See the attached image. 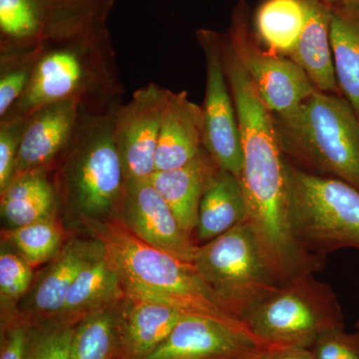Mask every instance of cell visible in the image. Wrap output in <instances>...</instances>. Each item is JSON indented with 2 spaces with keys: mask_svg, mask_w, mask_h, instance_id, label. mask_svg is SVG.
<instances>
[{
  "mask_svg": "<svg viewBox=\"0 0 359 359\" xmlns=\"http://www.w3.org/2000/svg\"><path fill=\"white\" fill-rule=\"evenodd\" d=\"M219 43L242 137L243 169L238 179L247 204L245 222L254 231L276 282L318 273L325 266V257L306 252L292 231L287 161L275 118L226 35H219Z\"/></svg>",
  "mask_w": 359,
  "mask_h": 359,
  "instance_id": "6da1fadb",
  "label": "cell"
},
{
  "mask_svg": "<svg viewBox=\"0 0 359 359\" xmlns=\"http://www.w3.org/2000/svg\"><path fill=\"white\" fill-rule=\"evenodd\" d=\"M125 88L108 26L40 47L23 95L0 119H27L49 104L75 101L81 112L104 115L121 105Z\"/></svg>",
  "mask_w": 359,
  "mask_h": 359,
  "instance_id": "7a4b0ae2",
  "label": "cell"
},
{
  "mask_svg": "<svg viewBox=\"0 0 359 359\" xmlns=\"http://www.w3.org/2000/svg\"><path fill=\"white\" fill-rule=\"evenodd\" d=\"M85 223L102 244L128 297L161 302L188 316L212 318L257 339L240 318L224 308L193 264L146 244L121 219Z\"/></svg>",
  "mask_w": 359,
  "mask_h": 359,
  "instance_id": "3957f363",
  "label": "cell"
},
{
  "mask_svg": "<svg viewBox=\"0 0 359 359\" xmlns=\"http://www.w3.org/2000/svg\"><path fill=\"white\" fill-rule=\"evenodd\" d=\"M114 112L81 113L51 176L59 203L85 222L106 221L121 211L126 178L113 134Z\"/></svg>",
  "mask_w": 359,
  "mask_h": 359,
  "instance_id": "277c9868",
  "label": "cell"
},
{
  "mask_svg": "<svg viewBox=\"0 0 359 359\" xmlns=\"http://www.w3.org/2000/svg\"><path fill=\"white\" fill-rule=\"evenodd\" d=\"M276 118L283 151L359 190V116L344 97L316 91Z\"/></svg>",
  "mask_w": 359,
  "mask_h": 359,
  "instance_id": "5b68a950",
  "label": "cell"
},
{
  "mask_svg": "<svg viewBox=\"0 0 359 359\" xmlns=\"http://www.w3.org/2000/svg\"><path fill=\"white\" fill-rule=\"evenodd\" d=\"M250 334L264 347L311 348L321 334L344 327L334 290L313 273L280 283L243 316Z\"/></svg>",
  "mask_w": 359,
  "mask_h": 359,
  "instance_id": "8992f818",
  "label": "cell"
},
{
  "mask_svg": "<svg viewBox=\"0 0 359 359\" xmlns=\"http://www.w3.org/2000/svg\"><path fill=\"white\" fill-rule=\"evenodd\" d=\"M287 172L290 223L302 249L320 257L346 248L359 250V190L289 162Z\"/></svg>",
  "mask_w": 359,
  "mask_h": 359,
  "instance_id": "52a82bcc",
  "label": "cell"
},
{
  "mask_svg": "<svg viewBox=\"0 0 359 359\" xmlns=\"http://www.w3.org/2000/svg\"><path fill=\"white\" fill-rule=\"evenodd\" d=\"M193 264L224 308L241 320L280 285L245 221L198 247Z\"/></svg>",
  "mask_w": 359,
  "mask_h": 359,
  "instance_id": "ba28073f",
  "label": "cell"
},
{
  "mask_svg": "<svg viewBox=\"0 0 359 359\" xmlns=\"http://www.w3.org/2000/svg\"><path fill=\"white\" fill-rule=\"evenodd\" d=\"M114 0H0V51L35 49L107 25Z\"/></svg>",
  "mask_w": 359,
  "mask_h": 359,
  "instance_id": "9c48e42d",
  "label": "cell"
},
{
  "mask_svg": "<svg viewBox=\"0 0 359 359\" xmlns=\"http://www.w3.org/2000/svg\"><path fill=\"white\" fill-rule=\"evenodd\" d=\"M226 35L269 112L283 117L294 112L318 90L292 59L269 53L250 39L247 6L238 4Z\"/></svg>",
  "mask_w": 359,
  "mask_h": 359,
  "instance_id": "30bf717a",
  "label": "cell"
},
{
  "mask_svg": "<svg viewBox=\"0 0 359 359\" xmlns=\"http://www.w3.org/2000/svg\"><path fill=\"white\" fill-rule=\"evenodd\" d=\"M197 39L205 54V91L204 148L219 169L240 178L243 169L242 137L219 43V33L209 29L197 32Z\"/></svg>",
  "mask_w": 359,
  "mask_h": 359,
  "instance_id": "8fae6325",
  "label": "cell"
},
{
  "mask_svg": "<svg viewBox=\"0 0 359 359\" xmlns=\"http://www.w3.org/2000/svg\"><path fill=\"white\" fill-rule=\"evenodd\" d=\"M170 90L149 83L134 92L113 116V134L126 182L150 179L155 172V156L161 123Z\"/></svg>",
  "mask_w": 359,
  "mask_h": 359,
  "instance_id": "7c38bea8",
  "label": "cell"
},
{
  "mask_svg": "<svg viewBox=\"0 0 359 359\" xmlns=\"http://www.w3.org/2000/svg\"><path fill=\"white\" fill-rule=\"evenodd\" d=\"M123 224L144 243L193 264L197 245L182 228L150 179L126 182L121 208Z\"/></svg>",
  "mask_w": 359,
  "mask_h": 359,
  "instance_id": "4fadbf2b",
  "label": "cell"
},
{
  "mask_svg": "<svg viewBox=\"0 0 359 359\" xmlns=\"http://www.w3.org/2000/svg\"><path fill=\"white\" fill-rule=\"evenodd\" d=\"M266 348L250 335L204 316H186L151 353L138 359H238Z\"/></svg>",
  "mask_w": 359,
  "mask_h": 359,
  "instance_id": "5bb4252c",
  "label": "cell"
},
{
  "mask_svg": "<svg viewBox=\"0 0 359 359\" xmlns=\"http://www.w3.org/2000/svg\"><path fill=\"white\" fill-rule=\"evenodd\" d=\"M81 113L75 101L49 104L33 112L26 121L13 180L29 172L52 173L72 140Z\"/></svg>",
  "mask_w": 359,
  "mask_h": 359,
  "instance_id": "9a60e30c",
  "label": "cell"
},
{
  "mask_svg": "<svg viewBox=\"0 0 359 359\" xmlns=\"http://www.w3.org/2000/svg\"><path fill=\"white\" fill-rule=\"evenodd\" d=\"M204 149L202 107L192 102L185 91H170L163 114L155 171L185 166Z\"/></svg>",
  "mask_w": 359,
  "mask_h": 359,
  "instance_id": "2e32d148",
  "label": "cell"
},
{
  "mask_svg": "<svg viewBox=\"0 0 359 359\" xmlns=\"http://www.w3.org/2000/svg\"><path fill=\"white\" fill-rule=\"evenodd\" d=\"M219 168L205 149L185 166L155 171L150 181L166 201L182 228L196 230L201 201Z\"/></svg>",
  "mask_w": 359,
  "mask_h": 359,
  "instance_id": "e0dca14e",
  "label": "cell"
},
{
  "mask_svg": "<svg viewBox=\"0 0 359 359\" xmlns=\"http://www.w3.org/2000/svg\"><path fill=\"white\" fill-rule=\"evenodd\" d=\"M306 4L308 20L289 57L306 72L318 91L341 95L330 41L332 9L320 0H306Z\"/></svg>",
  "mask_w": 359,
  "mask_h": 359,
  "instance_id": "ac0fdd59",
  "label": "cell"
},
{
  "mask_svg": "<svg viewBox=\"0 0 359 359\" xmlns=\"http://www.w3.org/2000/svg\"><path fill=\"white\" fill-rule=\"evenodd\" d=\"M104 248L98 240H74L66 245L45 271L32 294L33 308L44 316H60L66 297L82 271Z\"/></svg>",
  "mask_w": 359,
  "mask_h": 359,
  "instance_id": "d6986e66",
  "label": "cell"
},
{
  "mask_svg": "<svg viewBox=\"0 0 359 359\" xmlns=\"http://www.w3.org/2000/svg\"><path fill=\"white\" fill-rule=\"evenodd\" d=\"M131 306L120 314L121 339L126 359H138L151 353L188 316L161 302L131 299Z\"/></svg>",
  "mask_w": 359,
  "mask_h": 359,
  "instance_id": "ffe728a7",
  "label": "cell"
},
{
  "mask_svg": "<svg viewBox=\"0 0 359 359\" xmlns=\"http://www.w3.org/2000/svg\"><path fill=\"white\" fill-rule=\"evenodd\" d=\"M50 174L21 175L0 192V212L9 230L54 218L59 200Z\"/></svg>",
  "mask_w": 359,
  "mask_h": 359,
  "instance_id": "44dd1931",
  "label": "cell"
},
{
  "mask_svg": "<svg viewBox=\"0 0 359 359\" xmlns=\"http://www.w3.org/2000/svg\"><path fill=\"white\" fill-rule=\"evenodd\" d=\"M247 219V204L240 179L219 169L201 201L196 226L198 237L207 243Z\"/></svg>",
  "mask_w": 359,
  "mask_h": 359,
  "instance_id": "7402d4cb",
  "label": "cell"
},
{
  "mask_svg": "<svg viewBox=\"0 0 359 359\" xmlns=\"http://www.w3.org/2000/svg\"><path fill=\"white\" fill-rule=\"evenodd\" d=\"M124 294L119 275L104 250L80 271L59 316L63 318L62 321L71 323L81 320L87 314L110 306Z\"/></svg>",
  "mask_w": 359,
  "mask_h": 359,
  "instance_id": "603a6c76",
  "label": "cell"
},
{
  "mask_svg": "<svg viewBox=\"0 0 359 359\" xmlns=\"http://www.w3.org/2000/svg\"><path fill=\"white\" fill-rule=\"evenodd\" d=\"M330 9V41L340 94L359 116V4Z\"/></svg>",
  "mask_w": 359,
  "mask_h": 359,
  "instance_id": "cb8c5ba5",
  "label": "cell"
},
{
  "mask_svg": "<svg viewBox=\"0 0 359 359\" xmlns=\"http://www.w3.org/2000/svg\"><path fill=\"white\" fill-rule=\"evenodd\" d=\"M306 20V0H264L255 16V27L266 51L289 56L299 42Z\"/></svg>",
  "mask_w": 359,
  "mask_h": 359,
  "instance_id": "d4e9b609",
  "label": "cell"
},
{
  "mask_svg": "<svg viewBox=\"0 0 359 359\" xmlns=\"http://www.w3.org/2000/svg\"><path fill=\"white\" fill-rule=\"evenodd\" d=\"M70 359H126L119 314L106 306L82 318L75 327Z\"/></svg>",
  "mask_w": 359,
  "mask_h": 359,
  "instance_id": "484cf974",
  "label": "cell"
},
{
  "mask_svg": "<svg viewBox=\"0 0 359 359\" xmlns=\"http://www.w3.org/2000/svg\"><path fill=\"white\" fill-rule=\"evenodd\" d=\"M6 238L33 266L57 256L62 243V231L55 219L50 218L9 230Z\"/></svg>",
  "mask_w": 359,
  "mask_h": 359,
  "instance_id": "4316f807",
  "label": "cell"
},
{
  "mask_svg": "<svg viewBox=\"0 0 359 359\" xmlns=\"http://www.w3.org/2000/svg\"><path fill=\"white\" fill-rule=\"evenodd\" d=\"M39 48L0 51V118L6 116L32 81Z\"/></svg>",
  "mask_w": 359,
  "mask_h": 359,
  "instance_id": "83f0119b",
  "label": "cell"
},
{
  "mask_svg": "<svg viewBox=\"0 0 359 359\" xmlns=\"http://www.w3.org/2000/svg\"><path fill=\"white\" fill-rule=\"evenodd\" d=\"M76 323L59 321L30 332L27 359H70L71 344Z\"/></svg>",
  "mask_w": 359,
  "mask_h": 359,
  "instance_id": "f1b7e54d",
  "label": "cell"
},
{
  "mask_svg": "<svg viewBox=\"0 0 359 359\" xmlns=\"http://www.w3.org/2000/svg\"><path fill=\"white\" fill-rule=\"evenodd\" d=\"M32 266L18 254L2 245L0 254V294L2 304L13 306L29 289Z\"/></svg>",
  "mask_w": 359,
  "mask_h": 359,
  "instance_id": "f546056e",
  "label": "cell"
},
{
  "mask_svg": "<svg viewBox=\"0 0 359 359\" xmlns=\"http://www.w3.org/2000/svg\"><path fill=\"white\" fill-rule=\"evenodd\" d=\"M27 119H0V192L13 180L16 158Z\"/></svg>",
  "mask_w": 359,
  "mask_h": 359,
  "instance_id": "4dcf8cb0",
  "label": "cell"
},
{
  "mask_svg": "<svg viewBox=\"0 0 359 359\" xmlns=\"http://www.w3.org/2000/svg\"><path fill=\"white\" fill-rule=\"evenodd\" d=\"M316 359H359V332L347 334L344 327L328 330L311 347Z\"/></svg>",
  "mask_w": 359,
  "mask_h": 359,
  "instance_id": "1f68e13d",
  "label": "cell"
},
{
  "mask_svg": "<svg viewBox=\"0 0 359 359\" xmlns=\"http://www.w3.org/2000/svg\"><path fill=\"white\" fill-rule=\"evenodd\" d=\"M32 328L22 321L4 323L1 332L0 359H27Z\"/></svg>",
  "mask_w": 359,
  "mask_h": 359,
  "instance_id": "d6a6232c",
  "label": "cell"
},
{
  "mask_svg": "<svg viewBox=\"0 0 359 359\" xmlns=\"http://www.w3.org/2000/svg\"><path fill=\"white\" fill-rule=\"evenodd\" d=\"M269 359H316L311 349L306 347L290 346L271 348Z\"/></svg>",
  "mask_w": 359,
  "mask_h": 359,
  "instance_id": "836d02e7",
  "label": "cell"
},
{
  "mask_svg": "<svg viewBox=\"0 0 359 359\" xmlns=\"http://www.w3.org/2000/svg\"><path fill=\"white\" fill-rule=\"evenodd\" d=\"M271 348H262L255 353L248 354V355L243 356V358L238 359H269L271 355Z\"/></svg>",
  "mask_w": 359,
  "mask_h": 359,
  "instance_id": "e575fe53",
  "label": "cell"
},
{
  "mask_svg": "<svg viewBox=\"0 0 359 359\" xmlns=\"http://www.w3.org/2000/svg\"><path fill=\"white\" fill-rule=\"evenodd\" d=\"M320 1L330 7L346 6V4H359V0H320Z\"/></svg>",
  "mask_w": 359,
  "mask_h": 359,
  "instance_id": "d590c367",
  "label": "cell"
},
{
  "mask_svg": "<svg viewBox=\"0 0 359 359\" xmlns=\"http://www.w3.org/2000/svg\"><path fill=\"white\" fill-rule=\"evenodd\" d=\"M356 327H358V332H359V321H358V323H356Z\"/></svg>",
  "mask_w": 359,
  "mask_h": 359,
  "instance_id": "8d00e7d4",
  "label": "cell"
}]
</instances>
